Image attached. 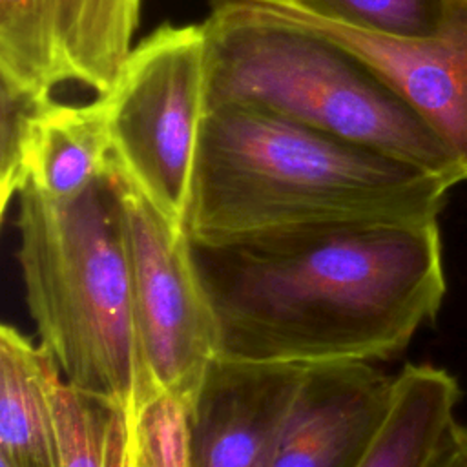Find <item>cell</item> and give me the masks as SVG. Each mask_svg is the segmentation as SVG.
<instances>
[{
  "instance_id": "obj_1",
  "label": "cell",
  "mask_w": 467,
  "mask_h": 467,
  "mask_svg": "<svg viewBox=\"0 0 467 467\" xmlns=\"http://www.w3.org/2000/svg\"><path fill=\"white\" fill-rule=\"evenodd\" d=\"M188 252L226 359H385L436 316L447 288L438 221L188 239Z\"/></svg>"
},
{
  "instance_id": "obj_2",
  "label": "cell",
  "mask_w": 467,
  "mask_h": 467,
  "mask_svg": "<svg viewBox=\"0 0 467 467\" xmlns=\"http://www.w3.org/2000/svg\"><path fill=\"white\" fill-rule=\"evenodd\" d=\"M454 184L274 113L206 109L182 232L197 243L438 221Z\"/></svg>"
},
{
  "instance_id": "obj_3",
  "label": "cell",
  "mask_w": 467,
  "mask_h": 467,
  "mask_svg": "<svg viewBox=\"0 0 467 467\" xmlns=\"http://www.w3.org/2000/svg\"><path fill=\"white\" fill-rule=\"evenodd\" d=\"M16 199V261L40 343L55 356L64 379L131 412L159 389L137 334L109 164L75 199H49L29 182Z\"/></svg>"
},
{
  "instance_id": "obj_4",
  "label": "cell",
  "mask_w": 467,
  "mask_h": 467,
  "mask_svg": "<svg viewBox=\"0 0 467 467\" xmlns=\"http://www.w3.org/2000/svg\"><path fill=\"white\" fill-rule=\"evenodd\" d=\"M206 109L237 104L421 166L452 184L458 159L434 128L374 69L337 44L277 22L212 15Z\"/></svg>"
},
{
  "instance_id": "obj_5",
  "label": "cell",
  "mask_w": 467,
  "mask_h": 467,
  "mask_svg": "<svg viewBox=\"0 0 467 467\" xmlns=\"http://www.w3.org/2000/svg\"><path fill=\"white\" fill-rule=\"evenodd\" d=\"M106 104L111 157L182 228L197 135L206 113L202 24H162L133 46Z\"/></svg>"
},
{
  "instance_id": "obj_6",
  "label": "cell",
  "mask_w": 467,
  "mask_h": 467,
  "mask_svg": "<svg viewBox=\"0 0 467 467\" xmlns=\"http://www.w3.org/2000/svg\"><path fill=\"white\" fill-rule=\"evenodd\" d=\"M119 195L144 365L159 390L190 400L215 358L213 325L199 288L188 239L109 161Z\"/></svg>"
},
{
  "instance_id": "obj_7",
  "label": "cell",
  "mask_w": 467,
  "mask_h": 467,
  "mask_svg": "<svg viewBox=\"0 0 467 467\" xmlns=\"http://www.w3.org/2000/svg\"><path fill=\"white\" fill-rule=\"evenodd\" d=\"M210 13L294 26L347 49L434 128L467 181V0H449L441 33L427 40L354 29L308 13L290 0H210Z\"/></svg>"
},
{
  "instance_id": "obj_8",
  "label": "cell",
  "mask_w": 467,
  "mask_h": 467,
  "mask_svg": "<svg viewBox=\"0 0 467 467\" xmlns=\"http://www.w3.org/2000/svg\"><path fill=\"white\" fill-rule=\"evenodd\" d=\"M306 367L212 358L190 398L188 467H268Z\"/></svg>"
},
{
  "instance_id": "obj_9",
  "label": "cell",
  "mask_w": 467,
  "mask_h": 467,
  "mask_svg": "<svg viewBox=\"0 0 467 467\" xmlns=\"http://www.w3.org/2000/svg\"><path fill=\"white\" fill-rule=\"evenodd\" d=\"M392 387L394 376L367 361L308 365L268 467H356Z\"/></svg>"
},
{
  "instance_id": "obj_10",
  "label": "cell",
  "mask_w": 467,
  "mask_h": 467,
  "mask_svg": "<svg viewBox=\"0 0 467 467\" xmlns=\"http://www.w3.org/2000/svg\"><path fill=\"white\" fill-rule=\"evenodd\" d=\"M142 0H42L58 84L109 91L133 49Z\"/></svg>"
},
{
  "instance_id": "obj_11",
  "label": "cell",
  "mask_w": 467,
  "mask_h": 467,
  "mask_svg": "<svg viewBox=\"0 0 467 467\" xmlns=\"http://www.w3.org/2000/svg\"><path fill=\"white\" fill-rule=\"evenodd\" d=\"M60 367L46 345L13 325L0 327V462L9 467H60L51 381Z\"/></svg>"
},
{
  "instance_id": "obj_12",
  "label": "cell",
  "mask_w": 467,
  "mask_h": 467,
  "mask_svg": "<svg viewBox=\"0 0 467 467\" xmlns=\"http://www.w3.org/2000/svg\"><path fill=\"white\" fill-rule=\"evenodd\" d=\"M109 159L106 104L100 95L88 104L49 100L31 124L26 182L49 199L69 201L106 173Z\"/></svg>"
},
{
  "instance_id": "obj_13",
  "label": "cell",
  "mask_w": 467,
  "mask_h": 467,
  "mask_svg": "<svg viewBox=\"0 0 467 467\" xmlns=\"http://www.w3.org/2000/svg\"><path fill=\"white\" fill-rule=\"evenodd\" d=\"M456 379L432 365H405L394 376L387 414L356 467H431L454 420Z\"/></svg>"
},
{
  "instance_id": "obj_14",
  "label": "cell",
  "mask_w": 467,
  "mask_h": 467,
  "mask_svg": "<svg viewBox=\"0 0 467 467\" xmlns=\"http://www.w3.org/2000/svg\"><path fill=\"white\" fill-rule=\"evenodd\" d=\"M60 467H131L130 409L64 379L51 381Z\"/></svg>"
},
{
  "instance_id": "obj_15",
  "label": "cell",
  "mask_w": 467,
  "mask_h": 467,
  "mask_svg": "<svg viewBox=\"0 0 467 467\" xmlns=\"http://www.w3.org/2000/svg\"><path fill=\"white\" fill-rule=\"evenodd\" d=\"M0 78L38 97H51L58 84L42 0H0Z\"/></svg>"
},
{
  "instance_id": "obj_16",
  "label": "cell",
  "mask_w": 467,
  "mask_h": 467,
  "mask_svg": "<svg viewBox=\"0 0 467 467\" xmlns=\"http://www.w3.org/2000/svg\"><path fill=\"white\" fill-rule=\"evenodd\" d=\"M297 7L343 26L403 40L441 33L449 0H290Z\"/></svg>"
},
{
  "instance_id": "obj_17",
  "label": "cell",
  "mask_w": 467,
  "mask_h": 467,
  "mask_svg": "<svg viewBox=\"0 0 467 467\" xmlns=\"http://www.w3.org/2000/svg\"><path fill=\"white\" fill-rule=\"evenodd\" d=\"M190 400L157 390L130 412L131 467H188Z\"/></svg>"
},
{
  "instance_id": "obj_18",
  "label": "cell",
  "mask_w": 467,
  "mask_h": 467,
  "mask_svg": "<svg viewBox=\"0 0 467 467\" xmlns=\"http://www.w3.org/2000/svg\"><path fill=\"white\" fill-rule=\"evenodd\" d=\"M53 97H38L0 78V213L26 184V153L35 115Z\"/></svg>"
},
{
  "instance_id": "obj_19",
  "label": "cell",
  "mask_w": 467,
  "mask_h": 467,
  "mask_svg": "<svg viewBox=\"0 0 467 467\" xmlns=\"http://www.w3.org/2000/svg\"><path fill=\"white\" fill-rule=\"evenodd\" d=\"M431 467H467V427L454 421Z\"/></svg>"
},
{
  "instance_id": "obj_20",
  "label": "cell",
  "mask_w": 467,
  "mask_h": 467,
  "mask_svg": "<svg viewBox=\"0 0 467 467\" xmlns=\"http://www.w3.org/2000/svg\"><path fill=\"white\" fill-rule=\"evenodd\" d=\"M0 467H9V465H5L4 462H0Z\"/></svg>"
}]
</instances>
